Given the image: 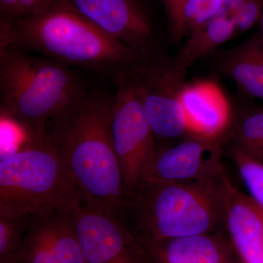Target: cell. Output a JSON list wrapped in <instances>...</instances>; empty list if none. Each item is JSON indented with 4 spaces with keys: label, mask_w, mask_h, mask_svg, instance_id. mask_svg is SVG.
Returning <instances> with one entry per match:
<instances>
[{
    "label": "cell",
    "mask_w": 263,
    "mask_h": 263,
    "mask_svg": "<svg viewBox=\"0 0 263 263\" xmlns=\"http://www.w3.org/2000/svg\"><path fill=\"white\" fill-rule=\"evenodd\" d=\"M113 97L87 92L46 124L43 136L51 145L85 202L122 221L126 195L112 133Z\"/></svg>",
    "instance_id": "6da1fadb"
},
{
    "label": "cell",
    "mask_w": 263,
    "mask_h": 263,
    "mask_svg": "<svg viewBox=\"0 0 263 263\" xmlns=\"http://www.w3.org/2000/svg\"><path fill=\"white\" fill-rule=\"evenodd\" d=\"M0 45L115 81L141 62L127 46L100 30L64 0L36 14L0 21Z\"/></svg>",
    "instance_id": "7a4b0ae2"
},
{
    "label": "cell",
    "mask_w": 263,
    "mask_h": 263,
    "mask_svg": "<svg viewBox=\"0 0 263 263\" xmlns=\"http://www.w3.org/2000/svg\"><path fill=\"white\" fill-rule=\"evenodd\" d=\"M232 184L226 172L190 182L146 179L126 197L123 216L141 241L222 231Z\"/></svg>",
    "instance_id": "3957f363"
},
{
    "label": "cell",
    "mask_w": 263,
    "mask_h": 263,
    "mask_svg": "<svg viewBox=\"0 0 263 263\" xmlns=\"http://www.w3.org/2000/svg\"><path fill=\"white\" fill-rule=\"evenodd\" d=\"M71 67L14 46L0 45L2 119L24 136L43 134L46 124L87 94Z\"/></svg>",
    "instance_id": "277c9868"
},
{
    "label": "cell",
    "mask_w": 263,
    "mask_h": 263,
    "mask_svg": "<svg viewBox=\"0 0 263 263\" xmlns=\"http://www.w3.org/2000/svg\"><path fill=\"white\" fill-rule=\"evenodd\" d=\"M84 195L60 156L42 135L25 137L0 159V215L72 212Z\"/></svg>",
    "instance_id": "5b68a950"
},
{
    "label": "cell",
    "mask_w": 263,
    "mask_h": 263,
    "mask_svg": "<svg viewBox=\"0 0 263 263\" xmlns=\"http://www.w3.org/2000/svg\"><path fill=\"white\" fill-rule=\"evenodd\" d=\"M114 82L117 89L112 100V133L127 197L146 179L157 148L130 74H124Z\"/></svg>",
    "instance_id": "8992f818"
},
{
    "label": "cell",
    "mask_w": 263,
    "mask_h": 263,
    "mask_svg": "<svg viewBox=\"0 0 263 263\" xmlns=\"http://www.w3.org/2000/svg\"><path fill=\"white\" fill-rule=\"evenodd\" d=\"M185 73L162 58L141 64L129 72L155 138L178 141L190 136L180 101Z\"/></svg>",
    "instance_id": "52a82bcc"
},
{
    "label": "cell",
    "mask_w": 263,
    "mask_h": 263,
    "mask_svg": "<svg viewBox=\"0 0 263 263\" xmlns=\"http://www.w3.org/2000/svg\"><path fill=\"white\" fill-rule=\"evenodd\" d=\"M87 263H148L133 231L120 219L83 202L72 212Z\"/></svg>",
    "instance_id": "ba28073f"
},
{
    "label": "cell",
    "mask_w": 263,
    "mask_h": 263,
    "mask_svg": "<svg viewBox=\"0 0 263 263\" xmlns=\"http://www.w3.org/2000/svg\"><path fill=\"white\" fill-rule=\"evenodd\" d=\"M100 30L136 52L141 64L160 58L153 27L138 0H64Z\"/></svg>",
    "instance_id": "9c48e42d"
},
{
    "label": "cell",
    "mask_w": 263,
    "mask_h": 263,
    "mask_svg": "<svg viewBox=\"0 0 263 263\" xmlns=\"http://www.w3.org/2000/svg\"><path fill=\"white\" fill-rule=\"evenodd\" d=\"M73 211L31 216L22 248L11 263H87L74 227Z\"/></svg>",
    "instance_id": "30bf717a"
},
{
    "label": "cell",
    "mask_w": 263,
    "mask_h": 263,
    "mask_svg": "<svg viewBox=\"0 0 263 263\" xmlns=\"http://www.w3.org/2000/svg\"><path fill=\"white\" fill-rule=\"evenodd\" d=\"M221 154L220 140L186 137L174 146L157 149L146 179L190 182L210 179L224 172Z\"/></svg>",
    "instance_id": "8fae6325"
},
{
    "label": "cell",
    "mask_w": 263,
    "mask_h": 263,
    "mask_svg": "<svg viewBox=\"0 0 263 263\" xmlns=\"http://www.w3.org/2000/svg\"><path fill=\"white\" fill-rule=\"evenodd\" d=\"M139 241L148 263H240L227 229L205 234Z\"/></svg>",
    "instance_id": "7c38bea8"
},
{
    "label": "cell",
    "mask_w": 263,
    "mask_h": 263,
    "mask_svg": "<svg viewBox=\"0 0 263 263\" xmlns=\"http://www.w3.org/2000/svg\"><path fill=\"white\" fill-rule=\"evenodd\" d=\"M190 136L220 140L232 121L231 109L219 86L211 81L185 84L180 93Z\"/></svg>",
    "instance_id": "4fadbf2b"
},
{
    "label": "cell",
    "mask_w": 263,
    "mask_h": 263,
    "mask_svg": "<svg viewBox=\"0 0 263 263\" xmlns=\"http://www.w3.org/2000/svg\"><path fill=\"white\" fill-rule=\"evenodd\" d=\"M227 232L243 263H263V209L232 184Z\"/></svg>",
    "instance_id": "5bb4252c"
},
{
    "label": "cell",
    "mask_w": 263,
    "mask_h": 263,
    "mask_svg": "<svg viewBox=\"0 0 263 263\" xmlns=\"http://www.w3.org/2000/svg\"><path fill=\"white\" fill-rule=\"evenodd\" d=\"M221 69L246 94L263 101V43L259 35L228 52Z\"/></svg>",
    "instance_id": "9a60e30c"
},
{
    "label": "cell",
    "mask_w": 263,
    "mask_h": 263,
    "mask_svg": "<svg viewBox=\"0 0 263 263\" xmlns=\"http://www.w3.org/2000/svg\"><path fill=\"white\" fill-rule=\"evenodd\" d=\"M235 34V19L221 10L214 18L188 36L184 48L173 63L179 70L186 72L197 60L214 51Z\"/></svg>",
    "instance_id": "2e32d148"
},
{
    "label": "cell",
    "mask_w": 263,
    "mask_h": 263,
    "mask_svg": "<svg viewBox=\"0 0 263 263\" xmlns=\"http://www.w3.org/2000/svg\"><path fill=\"white\" fill-rule=\"evenodd\" d=\"M224 0H189L178 18L170 27L177 41L188 37L192 32L212 20L220 12Z\"/></svg>",
    "instance_id": "e0dca14e"
},
{
    "label": "cell",
    "mask_w": 263,
    "mask_h": 263,
    "mask_svg": "<svg viewBox=\"0 0 263 263\" xmlns=\"http://www.w3.org/2000/svg\"><path fill=\"white\" fill-rule=\"evenodd\" d=\"M233 143L247 155L262 162L263 108H255L242 116L230 133Z\"/></svg>",
    "instance_id": "ac0fdd59"
},
{
    "label": "cell",
    "mask_w": 263,
    "mask_h": 263,
    "mask_svg": "<svg viewBox=\"0 0 263 263\" xmlns=\"http://www.w3.org/2000/svg\"><path fill=\"white\" fill-rule=\"evenodd\" d=\"M229 154L248 195L263 209V162L247 155L234 143L230 146Z\"/></svg>",
    "instance_id": "d6986e66"
},
{
    "label": "cell",
    "mask_w": 263,
    "mask_h": 263,
    "mask_svg": "<svg viewBox=\"0 0 263 263\" xmlns=\"http://www.w3.org/2000/svg\"><path fill=\"white\" fill-rule=\"evenodd\" d=\"M32 215H0V263H11L18 255Z\"/></svg>",
    "instance_id": "ffe728a7"
},
{
    "label": "cell",
    "mask_w": 263,
    "mask_h": 263,
    "mask_svg": "<svg viewBox=\"0 0 263 263\" xmlns=\"http://www.w3.org/2000/svg\"><path fill=\"white\" fill-rule=\"evenodd\" d=\"M263 13V0H246L235 18L237 34L247 32L260 20Z\"/></svg>",
    "instance_id": "44dd1931"
},
{
    "label": "cell",
    "mask_w": 263,
    "mask_h": 263,
    "mask_svg": "<svg viewBox=\"0 0 263 263\" xmlns=\"http://www.w3.org/2000/svg\"><path fill=\"white\" fill-rule=\"evenodd\" d=\"M53 1L54 0H19L15 19L40 13L47 8Z\"/></svg>",
    "instance_id": "7402d4cb"
},
{
    "label": "cell",
    "mask_w": 263,
    "mask_h": 263,
    "mask_svg": "<svg viewBox=\"0 0 263 263\" xmlns=\"http://www.w3.org/2000/svg\"><path fill=\"white\" fill-rule=\"evenodd\" d=\"M163 3L164 9L168 18L170 27L174 24L178 18L184 5L189 0H161Z\"/></svg>",
    "instance_id": "603a6c76"
},
{
    "label": "cell",
    "mask_w": 263,
    "mask_h": 263,
    "mask_svg": "<svg viewBox=\"0 0 263 263\" xmlns=\"http://www.w3.org/2000/svg\"><path fill=\"white\" fill-rule=\"evenodd\" d=\"M246 0H224L221 10L235 19Z\"/></svg>",
    "instance_id": "cb8c5ba5"
},
{
    "label": "cell",
    "mask_w": 263,
    "mask_h": 263,
    "mask_svg": "<svg viewBox=\"0 0 263 263\" xmlns=\"http://www.w3.org/2000/svg\"><path fill=\"white\" fill-rule=\"evenodd\" d=\"M259 22H260L261 33L259 36V37H260L261 41H262L263 43V13L262 16H261L260 20H259Z\"/></svg>",
    "instance_id": "d4e9b609"
},
{
    "label": "cell",
    "mask_w": 263,
    "mask_h": 263,
    "mask_svg": "<svg viewBox=\"0 0 263 263\" xmlns=\"http://www.w3.org/2000/svg\"><path fill=\"white\" fill-rule=\"evenodd\" d=\"M262 162H263V154H262Z\"/></svg>",
    "instance_id": "484cf974"
},
{
    "label": "cell",
    "mask_w": 263,
    "mask_h": 263,
    "mask_svg": "<svg viewBox=\"0 0 263 263\" xmlns=\"http://www.w3.org/2000/svg\"><path fill=\"white\" fill-rule=\"evenodd\" d=\"M240 263H243V262H240Z\"/></svg>",
    "instance_id": "4316f807"
}]
</instances>
